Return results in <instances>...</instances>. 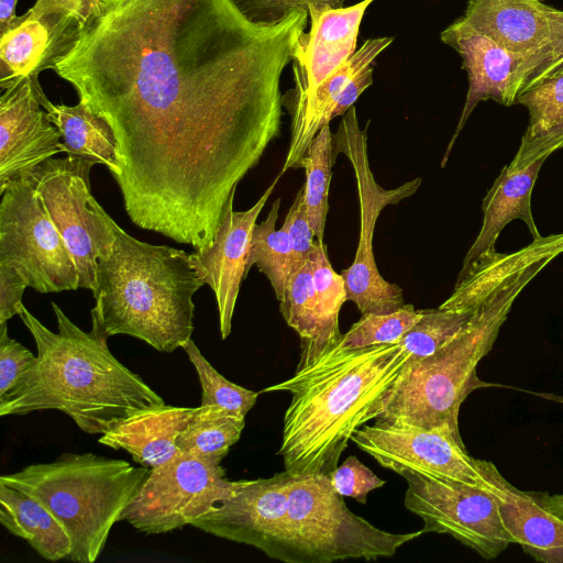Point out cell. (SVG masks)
<instances>
[{
    "label": "cell",
    "instance_id": "43",
    "mask_svg": "<svg viewBox=\"0 0 563 563\" xmlns=\"http://www.w3.org/2000/svg\"><path fill=\"white\" fill-rule=\"evenodd\" d=\"M563 73V49L549 63L540 67L527 81L521 93L539 81Z\"/></svg>",
    "mask_w": 563,
    "mask_h": 563
},
{
    "label": "cell",
    "instance_id": "9",
    "mask_svg": "<svg viewBox=\"0 0 563 563\" xmlns=\"http://www.w3.org/2000/svg\"><path fill=\"white\" fill-rule=\"evenodd\" d=\"M0 195V264L16 269L42 294L78 289L73 255L45 212L30 173Z\"/></svg>",
    "mask_w": 563,
    "mask_h": 563
},
{
    "label": "cell",
    "instance_id": "18",
    "mask_svg": "<svg viewBox=\"0 0 563 563\" xmlns=\"http://www.w3.org/2000/svg\"><path fill=\"white\" fill-rule=\"evenodd\" d=\"M282 175L278 174L261 198L245 211H234L235 191L225 203L213 244L190 253L191 262L202 280L214 294L221 339L232 329L233 313L243 279L256 220L273 194Z\"/></svg>",
    "mask_w": 563,
    "mask_h": 563
},
{
    "label": "cell",
    "instance_id": "26",
    "mask_svg": "<svg viewBox=\"0 0 563 563\" xmlns=\"http://www.w3.org/2000/svg\"><path fill=\"white\" fill-rule=\"evenodd\" d=\"M0 522L48 561L66 560L71 540L59 520L36 498L0 483Z\"/></svg>",
    "mask_w": 563,
    "mask_h": 563
},
{
    "label": "cell",
    "instance_id": "8",
    "mask_svg": "<svg viewBox=\"0 0 563 563\" xmlns=\"http://www.w3.org/2000/svg\"><path fill=\"white\" fill-rule=\"evenodd\" d=\"M338 154L345 155L353 168L360 202V238L355 257L340 273L345 283L346 298L362 314L394 312L406 305L404 292L400 286L385 280L377 269L373 251L374 230L383 209L416 194L421 178L394 189H385L377 184L368 162L367 129L360 128L354 106L345 112L333 134L334 159Z\"/></svg>",
    "mask_w": 563,
    "mask_h": 563
},
{
    "label": "cell",
    "instance_id": "41",
    "mask_svg": "<svg viewBox=\"0 0 563 563\" xmlns=\"http://www.w3.org/2000/svg\"><path fill=\"white\" fill-rule=\"evenodd\" d=\"M23 276L14 268L0 264V324L19 316L22 296L27 288Z\"/></svg>",
    "mask_w": 563,
    "mask_h": 563
},
{
    "label": "cell",
    "instance_id": "31",
    "mask_svg": "<svg viewBox=\"0 0 563 563\" xmlns=\"http://www.w3.org/2000/svg\"><path fill=\"white\" fill-rule=\"evenodd\" d=\"M309 261L319 321V349L322 357L342 338L339 316L343 303L347 301L346 288L342 275L333 269L323 242L317 241Z\"/></svg>",
    "mask_w": 563,
    "mask_h": 563
},
{
    "label": "cell",
    "instance_id": "40",
    "mask_svg": "<svg viewBox=\"0 0 563 563\" xmlns=\"http://www.w3.org/2000/svg\"><path fill=\"white\" fill-rule=\"evenodd\" d=\"M36 355L8 333V324H0V397L34 364Z\"/></svg>",
    "mask_w": 563,
    "mask_h": 563
},
{
    "label": "cell",
    "instance_id": "29",
    "mask_svg": "<svg viewBox=\"0 0 563 563\" xmlns=\"http://www.w3.org/2000/svg\"><path fill=\"white\" fill-rule=\"evenodd\" d=\"M282 199L277 198L266 219L256 223L251 238L246 277L253 265L269 280L278 301L284 298L288 280L296 272L291 243L286 230L276 229Z\"/></svg>",
    "mask_w": 563,
    "mask_h": 563
},
{
    "label": "cell",
    "instance_id": "14",
    "mask_svg": "<svg viewBox=\"0 0 563 563\" xmlns=\"http://www.w3.org/2000/svg\"><path fill=\"white\" fill-rule=\"evenodd\" d=\"M462 18L525 62L522 89L563 49V11L538 0H468Z\"/></svg>",
    "mask_w": 563,
    "mask_h": 563
},
{
    "label": "cell",
    "instance_id": "45",
    "mask_svg": "<svg viewBox=\"0 0 563 563\" xmlns=\"http://www.w3.org/2000/svg\"><path fill=\"white\" fill-rule=\"evenodd\" d=\"M544 501L553 514L563 519V494L544 493Z\"/></svg>",
    "mask_w": 563,
    "mask_h": 563
},
{
    "label": "cell",
    "instance_id": "3",
    "mask_svg": "<svg viewBox=\"0 0 563 563\" xmlns=\"http://www.w3.org/2000/svg\"><path fill=\"white\" fill-rule=\"evenodd\" d=\"M409 354L397 342L331 350L313 364L261 393L288 391L277 452L285 471L330 475L353 434L374 420Z\"/></svg>",
    "mask_w": 563,
    "mask_h": 563
},
{
    "label": "cell",
    "instance_id": "23",
    "mask_svg": "<svg viewBox=\"0 0 563 563\" xmlns=\"http://www.w3.org/2000/svg\"><path fill=\"white\" fill-rule=\"evenodd\" d=\"M547 157H541L520 169L503 167L483 199V222L478 235L468 249L459 275L465 273L485 254L495 251L503 229L515 219L522 220L533 240L541 238L531 211V195L539 172Z\"/></svg>",
    "mask_w": 563,
    "mask_h": 563
},
{
    "label": "cell",
    "instance_id": "30",
    "mask_svg": "<svg viewBox=\"0 0 563 563\" xmlns=\"http://www.w3.org/2000/svg\"><path fill=\"white\" fill-rule=\"evenodd\" d=\"M279 311L300 338L297 369L317 362L321 357L319 321L309 260L290 276L284 298L279 301Z\"/></svg>",
    "mask_w": 563,
    "mask_h": 563
},
{
    "label": "cell",
    "instance_id": "4",
    "mask_svg": "<svg viewBox=\"0 0 563 563\" xmlns=\"http://www.w3.org/2000/svg\"><path fill=\"white\" fill-rule=\"evenodd\" d=\"M102 213L113 243L97 262L91 318L108 338L130 335L159 352H174L191 339L192 297L203 286L190 254L140 241Z\"/></svg>",
    "mask_w": 563,
    "mask_h": 563
},
{
    "label": "cell",
    "instance_id": "28",
    "mask_svg": "<svg viewBox=\"0 0 563 563\" xmlns=\"http://www.w3.org/2000/svg\"><path fill=\"white\" fill-rule=\"evenodd\" d=\"M245 427V418L216 406L196 407L189 422L177 437L180 452L211 464H221Z\"/></svg>",
    "mask_w": 563,
    "mask_h": 563
},
{
    "label": "cell",
    "instance_id": "27",
    "mask_svg": "<svg viewBox=\"0 0 563 563\" xmlns=\"http://www.w3.org/2000/svg\"><path fill=\"white\" fill-rule=\"evenodd\" d=\"M62 134L66 154L103 165L113 178L121 173L117 139L110 125L84 102L76 106L49 103L45 109Z\"/></svg>",
    "mask_w": 563,
    "mask_h": 563
},
{
    "label": "cell",
    "instance_id": "7",
    "mask_svg": "<svg viewBox=\"0 0 563 563\" xmlns=\"http://www.w3.org/2000/svg\"><path fill=\"white\" fill-rule=\"evenodd\" d=\"M423 530L393 533L353 514L329 475L289 473L287 511L265 553L286 563L390 558Z\"/></svg>",
    "mask_w": 563,
    "mask_h": 563
},
{
    "label": "cell",
    "instance_id": "12",
    "mask_svg": "<svg viewBox=\"0 0 563 563\" xmlns=\"http://www.w3.org/2000/svg\"><path fill=\"white\" fill-rule=\"evenodd\" d=\"M352 441L382 467L400 476L415 472L486 492L490 488V462L471 456L461 434L448 424L426 429L374 420L356 430Z\"/></svg>",
    "mask_w": 563,
    "mask_h": 563
},
{
    "label": "cell",
    "instance_id": "11",
    "mask_svg": "<svg viewBox=\"0 0 563 563\" xmlns=\"http://www.w3.org/2000/svg\"><path fill=\"white\" fill-rule=\"evenodd\" d=\"M236 487L238 481L228 479L221 464L179 452L150 470L121 521L145 534L167 533L191 525Z\"/></svg>",
    "mask_w": 563,
    "mask_h": 563
},
{
    "label": "cell",
    "instance_id": "33",
    "mask_svg": "<svg viewBox=\"0 0 563 563\" xmlns=\"http://www.w3.org/2000/svg\"><path fill=\"white\" fill-rule=\"evenodd\" d=\"M423 309L406 303L390 313H366L342 334L335 351L356 350L374 345L397 343L419 320Z\"/></svg>",
    "mask_w": 563,
    "mask_h": 563
},
{
    "label": "cell",
    "instance_id": "44",
    "mask_svg": "<svg viewBox=\"0 0 563 563\" xmlns=\"http://www.w3.org/2000/svg\"><path fill=\"white\" fill-rule=\"evenodd\" d=\"M19 0H0V35L15 27L23 15H16L15 9Z\"/></svg>",
    "mask_w": 563,
    "mask_h": 563
},
{
    "label": "cell",
    "instance_id": "17",
    "mask_svg": "<svg viewBox=\"0 0 563 563\" xmlns=\"http://www.w3.org/2000/svg\"><path fill=\"white\" fill-rule=\"evenodd\" d=\"M440 38L460 54L462 67L468 77L465 103L441 161L443 168L457 136L478 102L494 100L505 107L516 103L523 86L525 62L478 32L462 16L443 30Z\"/></svg>",
    "mask_w": 563,
    "mask_h": 563
},
{
    "label": "cell",
    "instance_id": "36",
    "mask_svg": "<svg viewBox=\"0 0 563 563\" xmlns=\"http://www.w3.org/2000/svg\"><path fill=\"white\" fill-rule=\"evenodd\" d=\"M528 109L529 123L520 144L531 142L563 120V73L548 77L517 98Z\"/></svg>",
    "mask_w": 563,
    "mask_h": 563
},
{
    "label": "cell",
    "instance_id": "19",
    "mask_svg": "<svg viewBox=\"0 0 563 563\" xmlns=\"http://www.w3.org/2000/svg\"><path fill=\"white\" fill-rule=\"evenodd\" d=\"M289 473L238 481L234 494L196 519L195 528L266 553L287 511Z\"/></svg>",
    "mask_w": 563,
    "mask_h": 563
},
{
    "label": "cell",
    "instance_id": "21",
    "mask_svg": "<svg viewBox=\"0 0 563 563\" xmlns=\"http://www.w3.org/2000/svg\"><path fill=\"white\" fill-rule=\"evenodd\" d=\"M22 21L1 35L0 87L7 89L22 78L38 80L54 69L79 38L82 23L70 13H36L31 9Z\"/></svg>",
    "mask_w": 563,
    "mask_h": 563
},
{
    "label": "cell",
    "instance_id": "39",
    "mask_svg": "<svg viewBox=\"0 0 563 563\" xmlns=\"http://www.w3.org/2000/svg\"><path fill=\"white\" fill-rule=\"evenodd\" d=\"M282 227L288 233L297 271L309 260L317 245L305 203L303 186L298 190Z\"/></svg>",
    "mask_w": 563,
    "mask_h": 563
},
{
    "label": "cell",
    "instance_id": "38",
    "mask_svg": "<svg viewBox=\"0 0 563 563\" xmlns=\"http://www.w3.org/2000/svg\"><path fill=\"white\" fill-rule=\"evenodd\" d=\"M346 0H233L239 10L252 22L275 24L291 11H308L310 5L344 7Z\"/></svg>",
    "mask_w": 563,
    "mask_h": 563
},
{
    "label": "cell",
    "instance_id": "32",
    "mask_svg": "<svg viewBox=\"0 0 563 563\" xmlns=\"http://www.w3.org/2000/svg\"><path fill=\"white\" fill-rule=\"evenodd\" d=\"M333 134L324 125L312 140L298 168L306 170L305 203L316 239L323 242L325 219L329 210V188L332 177Z\"/></svg>",
    "mask_w": 563,
    "mask_h": 563
},
{
    "label": "cell",
    "instance_id": "2",
    "mask_svg": "<svg viewBox=\"0 0 563 563\" xmlns=\"http://www.w3.org/2000/svg\"><path fill=\"white\" fill-rule=\"evenodd\" d=\"M57 332L23 305L19 317L36 345L34 364L0 397V416L55 409L88 434H103L140 410L164 405L137 374L111 353L108 336L91 318V330L77 327L52 302Z\"/></svg>",
    "mask_w": 563,
    "mask_h": 563
},
{
    "label": "cell",
    "instance_id": "25",
    "mask_svg": "<svg viewBox=\"0 0 563 563\" xmlns=\"http://www.w3.org/2000/svg\"><path fill=\"white\" fill-rule=\"evenodd\" d=\"M561 253L563 233L541 236L512 253L492 251L465 273L457 275L452 294L439 307L456 312H473L515 273L537 261L554 260Z\"/></svg>",
    "mask_w": 563,
    "mask_h": 563
},
{
    "label": "cell",
    "instance_id": "24",
    "mask_svg": "<svg viewBox=\"0 0 563 563\" xmlns=\"http://www.w3.org/2000/svg\"><path fill=\"white\" fill-rule=\"evenodd\" d=\"M195 410L166 404L143 409L118 421L98 441L114 450L126 451L140 465L157 467L180 452L177 437Z\"/></svg>",
    "mask_w": 563,
    "mask_h": 563
},
{
    "label": "cell",
    "instance_id": "10",
    "mask_svg": "<svg viewBox=\"0 0 563 563\" xmlns=\"http://www.w3.org/2000/svg\"><path fill=\"white\" fill-rule=\"evenodd\" d=\"M91 161L66 155L48 158L30 172L35 192L73 255L79 288L93 291L98 258L107 255L113 234L103 208L91 195Z\"/></svg>",
    "mask_w": 563,
    "mask_h": 563
},
{
    "label": "cell",
    "instance_id": "37",
    "mask_svg": "<svg viewBox=\"0 0 563 563\" xmlns=\"http://www.w3.org/2000/svg\"><path fill=\"white\" fill-rule=\"evenodd\" d=\"M333 488L343 497L366 504L369 492L383 487L385 481L351 455L329 475Z\"/></svg>",
    "mask_w": 563,
    "mask_h": 563
},
{
    "label": "cell",
    "instance_id": "42",
    "mask_svg": "<svg viewBox=\"0 0 563 563\" xmlns=\"http://www.w3.org/2000/svg\"><path fill=\"white\" fill-rule=\"evenodd\" d=\"M99 0H36L31 8L36 13L62 11L70 13L82 24L97 10Z\"/></svg>",
    "mask_w": 563,
    "mask_h": 563
},
{
    "label": "cell",
    "instance_id": "16",
    "mask_svg": "<svg viewBox=\"0 0 563 563\" xmlns=\"http://www.w3.org/2000/svg\"><path fill=\"white\" fill-rule=\"evenodd\" d=\"M394 41L391 36L366 40L362 46L312 92L294 100H283L288 110L290 143L280 169H298L300 159L319 131L331 120L354 106L358 97L373 84V63Z\"/></svg>",
    "mask_w": 563,
    "mask_h": 563
},
{
    "label": "cell",
    "instance_id": "6",
    "mask_svg": "<svg viewBox=\"0 0 563 563\" xmlns=\"http://www.w3.org/2000/svg\"><path fill=\"white\" fill-rule=\"evenodd\" d=\"M150 470L95 453H64L2 475L0 483L36 498L59 520L71 540L66 560L93 563Z\"/></svg>",
    "mask_w": 563,
    "mask_h": 563
},
{
    "label": "cell",
    "instance_id": "1",
    "mask_svg": "<svg viewBox=\"0 0 563 563\" xmlns=\"http://www.w3.org/2000/svg\"><path fill=\"white\" fill-rule=\"evenodd\" d=\"M308 19L255 23L233 0H99L53 70L112 129L136 227L213 244L230 195L280 136V78Z\"/></svg>",
    "mask_w": 563,
    "mask_h": 563
},
{
    "label": "cell",
    "instance_id": "15",
    "mask_svg": "<svg viewBox=\"0 0 563 563\" xmlns=\"http://www.w3.org/2000/svg\"><path fill=\"white\" fill-rule=\"evenodd\" d=\"M38 80L22 78L0 97V194L44 161L65 153L62 134L45 110Z\"/></svg>",
    "mask_w": 563,
    "mask_h": 563
},
{
    "label": "cell",
    "instance_id": "34",
    "mask_svg": "<svg viewBox=\"0 0 563 563\" xmlns=\"http://www.w3.org/2000/svg\"><path fill=\"white\" fill-rule=\"evenodd\" d=\"M181 349L196 368L201 386V406L216 405L240 417L253 408L260 393L239 386L222 376L190 339Z\"/></svg>",
    "mask_w": 563,
    "mask_h": 563
},
{
    "label": "cell",
    "instance_id": "35",
    "mask_svg": "<svg viewBox=\"0 0 563 563\" xmlns=\"http://www.w3.org/2000/svg\"><path fill=\"white\" fill-rule=\"evenodd\" d=\"M473 312H456L440 308L423 309L422 318L398 342L415 361L433 354L452 339Z\"/></svg>",
    "mask_w": 563,
    "mask_h": 563
},
{
    "label": "cell",
    "instance_id": "20",
    "mask_svg": "<svg viewBox=\"0 0 563 563\" xmlns=\"http://www.w3.org/2000/svg\"><path fill=\"white\" fill-rule=\"evenodd\" d=\"M373 1L339 9L308 8L310 29L297 37L291 52L295 86L283 100L312 92L354 54L362 20Z\"/></svg>",
    "mask_w": 563,
    "mask_h": 563
},
{
    "label": "cell",
    "instance_id": "5",
    "mask_svg": "<svg viewBox=\"0 0 563 563\" xmlns=\"http://www.w3.org/2000/svg\"><path fill=\"white\" fill-rule=\"evenodd\" d=\"M551 262L543 258L507 278L472 313L464 327L433 354L407 361L384 397L375 421L430 429L448 424L460 434L461 405L477 388V376L507 320L515 300Z\"/></svg>",
    "mask_w": 563,
    "mask_h": 563
},
{
    "label": "cell",
    "instance_id": "22",
    "mask_svg": "<svg viewBox=\"0 0 563 563\" xmlns=\"http://www.w3.org/2000/svg\"><path fill=\"white\" fill-rule=\"evenodd\" d=\"M488 477V493L497 500L514 542L538 562L563 563V519L547 506L544 493L518 489L492 462Z\"/></svg>",
    "mask_w": 563,
    "mask_h": 563
},
{
    "label": "cell",
    "instance_id": "46",
    "mask_svg": "<svg viewBox=\"0 0 563 563\" xmlns=\"http://www.w3.org/2000/svg\"><path fill=\"white\" fill-rule=\"evenodd\" d=\"M538 1H541V2H542L543 0H538Z\"/></svg>",
    "mask_w": 563,
    "mask_h": 563
},
{
    "label": "cell",
    "instance_id": "13",
    "mask_svg": "<svg viewBox=\"0 0 563 563\" xmlns=\"http://www.w3.org/2000/svg\"><path fill=\"white\" fill-rule=\"evenodd\" d=\"M404 505L423 521V532L444 533L485 560L500 555L514 539L495 497L478 487L405 472Z\"/></svg>",
    "mask_w": 563,
    "mask_h": 563
}]
</instances>
